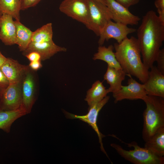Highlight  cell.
Here are the masks:
<instances>
[{
	"label": "cell",
	"mask_w": 164,
	"mask_h": 164,
	"mask_svg": "<svg viewBox=\"0 0 164 164\" xmlns=\"http://www.w3.org/2000/svg\"><path fill=\"white\" fill-rule=\"evenodd\" d=\"M137 31L142 61L149 70L155 62L164 40V23L154 11L150 10L143 16Z\"/></svg>",
	"instance_id": "1"
},
{
	"label": "cell",
	"mask_w": 164,
	"mask_h": 164,
	"mask_svg": "<svg viewBox=\"0 0 164 164\" xmlns=\"http://www.w3.org/2000/svg\"><path fill=\"white\" fill-rule=\"evenodd\" d=\"M113 46L117 60L127 75L134 76L144 84L148 78L149 70L141 59L137 38L127 37L120 43H114Z\"/></svg>",
	"instance_id": "2"
},
{
	"label": "cell",
	"mask_w": 164,
	"mask_h": 164,
	"mask_svg": "<svg viewBox=\"0 0 164 164\" xmlns=\"http://www.w3.org/2000/svg\"><path fill=\"white\" fill-rule=\"evenodd\" d=\"M143 101L146 108L143 114L142 137L145 142L164 127V98L147 95Z\"/></svg>",
	"instance_id": "3"
},
{
	"label": "cell",
	"mask_w": 164,
	"mask_h": 164,
	"mask_svg": "<svg viewBox=\"0 0 164 164\" xmlns=\"http://www.w3.org/2000/svg\"><path fill=\"white\" fill-rule=\"evenodd\" d=\"M133 150H126L120 145L112 143L111 146L118 153L126 160L134 164H163L164 157L160 156L148 149L139 146L135 142L127 144Z\"/></svg>",
	"instance_id": "4"
},
{
	"label": "cell",
	"mask_w": 164,
	"mask_h": 164,
	"mask_svg": "<svg viewBox=\"0 0 164 164\" xmlns=\"http://www.w3.org/2000/svg\"><path fill=\"white\" fill-rule=\"evenodd\" d=\"M89 7L88 18L86 26L99 36L106 24L112 19L107 6L96 0H87Z\"/></svg>",
	"instance_id": "5"
},
{
	"label": "cell",
	"mask_w": 164,
	"mask_h": 164,
	"mask_svg": "<svg viewBox=\"0 0 164 164\" xmlns=\"http://www.w3.org/2000/svg\"><path fill=\"white\" fill-rule=\"evenodd\" d=\"M110 97L106 96L101 101L95 103L89 106L88 112L85 115H78L71 114L67 111L64 112L66 117L68 119H79L86 122L90 125L97 133L100 145V148L102 151L109 158L103 147L102 142V138L105 136L100 131L98 127L97 121L98 113L103 107L108 102Z\"/></svg>",
	"instance_id": "6"
},
{
	"label": "cell",
	"mask_w": 164,
	"mask_h": 164,
	"mask_svg": "<svg viewBox=\"0 0 164 164\" xmlns=\"http://www.w3.org/2000/svg\"><path fill=\"white\" fill-rule=\"evenodd\" d=\"M136 29L128 27L127 25L119 22L108 21L102 30L98 41L99 46H102L105 41L111 39H115L120 43L128 35L134 33Z\"/></svg>",
	"instance_id": "7"
},
{
	"label": "cell",
	"mask_w": 164,
	"mask_h": 164,
	"mask_svg": "<svg viewBox=\"0 0 164 164\" xmlns=\"http://www.w3.org/2000/svg\"><path fill=\"white\" fill-rule=\"evenodd\" d=\"M60 11L86 26L89 15L87 0H64L60 4Z\"/></svg>",
	"instance_id": "8"
},
{
	"label": "cell",
	"mask_w": 164,
	"mask_h": 164,
	"mask_svg": "<svg viewBox=\"0 0 164 164\" xmlns=\"http://www.w3.org/2000/svg\"><path fill=\"white\" fill-rule=\"evenodd\" d=\"M22 81L9 84L0 93V109L13 110L20 107L22 100Z\"/></svg>",
	"instance_id": "9"
},
{
	"label": "cell",
	"mask_w": 164,
	"mask_h": 164,
	"mask_svg": "<svg viewBox=\"0 0 164 164\" xmlns=\"http://www.w3.org/2000/svg\"><path fill=\"white\" fill-rule=\"evenodd\" d=\"M128 80V85H122L120 90L113 94L114 102L125 99L143 100L147 95L143 84L138 82L130 75Z\"/></svg>",
	"instance_id": "10"
},
{
	"label": "cell",
	"mask_w": 164,
	"mask_h": 164,
	"mask_svg": "<svg viewBox=\"0 0 164 164\" xmlns=\"http://www.w3.org/2000/svg\"><path fill=\"white\" fill-rule=\"evenodd\" d=\"M105 0L106 6L112 15V20L127 26L138 24L140 18L131 13L128 9L115 0Z\"/></svg>",
	"instance_id": "11"
},
{
	"label": "cell",
	"mask_w": 164,
	"mask_h": 164,
	"mask_svg": "<svg viewBox=\"0 0 164 164\" xmlns=\"http://www.w3.org/2000/svg\"><path fill=\"white\" fill-rule=\"evenodd\" d=\"M150 69L148 78L143 84L146 94L164 98V74L155 66L153 65Z\"/></svg>",
	"instance_id": "12"
},
{
	"label": "cell",
	"mask_w": 164,
	"mask_h": 164,
	"mask_svg": "<svg viewBox=\"0 0 164 164\" xmlns=\"http://www.w3.org/2000/svg\"><path fill=\"white\" fill-rule=\"evenodd\" d=\"M9 81V84L22 82L26 73L29 69V67L20 64L11 58L7 59L0 67Z\"/></svg>",
	"instance_id": "13"
},
{
	"label": "cell",
	"mask_w": 164,
	"mask_h": 164,
	"mask_svg": "<svg viewBox=\"0 0 164 164\" xmlns=\"http://www.w3.org/2000/svg\"><path fill=\"white\" fill-rule=\"evenodd\" d=\"M22 100L21 106L27 114L30 113L36 100L34 77L30 70L27 71L22 81Z\"/></svg>",
	"instance_id": "14"
},
{
	"label": "cell",
	"mask_w": 164,
	"mask_h": 164,
	"mask_svg": "<svg viewBox=\"0 0 164 164\" xmlns=\"http://www.w3.org/2000/svg\"><path fill=\"white\" fill-rule=\"evenodd\" d=\"M12 17L3 14L0 19V39L5 45L16 44V28Z\"/></svg>",
	"instance_id": "15"
},
{
	"label": "cell",
	"mask_w": 164,
	"mask_h": 164,
	"mask_svg": "<svg viewBox=\"0 0 164 164\" xmlns=\"http://www.w3.org/2000/svg\"><path fill=\"white\" fill-rule=\"evenodd\" d=\"M66 51L65 48L56 45L52 40L41 43L31 42L23 52L26 55L31 52H36L40 55L41 60H44L49 59L58 52Z\"/></svg>",
	"instance_id": "16"
},
{
	"label": "cell",
	"mask_w": 164,
	"mask_h": 164,
	"mask_svg": "<svg viewBox=\"0 0 164 164\" xmlns=\"http://www.w3.org/2000/svg\"><path fill=\"white\" fill-rule=\"evenodd\" d=\"M126 75L122 69H117L108 66L104 78L110 85L107 89L108 93L111 92L113 94L118 92L122 85V83Z\"/></svg>",
	"instance_id": "17"
},
{
	"label": "cell",
	"mask_w": 164,
	"mask_h": 164,
	"mask_svg": "<svg viewBox=\"0 0 164 164\" xmlns=\"http://www.w3.org/2000/svg\"><path fill=\"white\" fill-rule=\"evenodd\" d=\"M26 111L22 106L13 110L0 109V129L9 133L13 123L18 118L26 114Z\"/></svg>",
	"instance_id": "18"
},
{
	"label": "cell",
	"mask_w": 164,
	"mask_h": 164,
	"mask_svg": "<svg viewBox=\"0 0 164 164\" xmlns=\"http://www.w3.org/2000/svg\"><path fill=\"white\" fill-rule=\"evenodd\" d=\"M144 147L157 155L164 156V127L145 142Z\"/></svg>",
	"instance_id": "19"
},
{
	"label": "cell",
	"mask_w": 164,
	"mask_h": 164,
	"mask_svg": "<svg viewBox=\"0 0 164 164\" xmlns=\"http://www.w3.org/2000/svg\"><path fill=\"white\" fill-rule=\"evenodd\" d=\"M114 49V46L112 45L108 47L99 46L97 52L94 54L93 59L94 60H103L108 64V66L116 69H122L113 52Z\"/></svg>",
	"instance_id": "20"
},
{
	"label": "cell",
	"mask_w": 164,
	"mask_h": 164,
	"mask_svg": "<svg viewBox=\"0 0 164 164\" xmlns=\"http://www.w3.org/2000/svg\"><path fill=\"white\" fill-rule=\"evenodd\" d=\"M15 23L16 28V44L21 51H24L31 42L33 32L22 24L20 20H15Z\"/></svg>",
	"instance_id": "21"
},
{
	"label": "cell",
	"mask_w": 164,
	"mask_h": 164,
	"mask_svg": "<svg viewBox=\"0 0 164 164\" xmlns=\"http://www.w3.org/2000/svg\"><path fill=\"white\" fill-rule=\"evenodd\" d=\"M109 93L102 82L99 80L96 81L87 91L85 100L89 106L100 101L107 96Z\"/></svg>",
	"instance_id": "22"
},
{
	"label": "cell",
	"mask_w": 164,
	"mask_h": 164,
	"mask_svg": "<svg viewBox=\"0 0 164 164\" xmlns=\"http://www.w3.org/2000/svg\"><path fill=\"white\" fill-rule=\"evenodd\" d=\"M21 2L19 0H0V12L12 16L15 20H20Z\"/></svg>",
	"instance_id": "23"
},
{
	"label": "cell",
	"mask_w": 164,
	"mask_h": 164,
	"mask_svg": "<svg viewBox=\"0 0 164 164\" xmlns=\"http://www.w3.org/2000/svg\"><path fill=\"white\" fill-rule=\"evenodd\" d=\"M52 24L49 23L33 32L31 42L41 43L53 40Z\"/></svg>",
	"instance_id": "24"
},
{
	"label": "cell",
	"mask_w": 164,
	"mask_h": 164,
	"mask_svg": "<svg viewBox=\"0 0 164 164\" xmlns=\"http://www.w3.org/2000/svg\"><path fill=\"white\" fill-rule=\"evenodd\" d=\"M155 62H157L158 70L164 74V48L160 49L157 55Z\"/></svg>",
	"instance_id": "25"
},
{
	"label": "cell",
	"mask_w": 164,
	"mask_h": 164,
	"mask_svg": "<svg viewBox=\"0 0 164 164\" xmlns=\"http://www.w3.org/2000/svg\"><path fill=\"white\" fill-rule=\"evenodd\" d=\"M154 4L157 9L158 17L161 22L164 23V0H156Z\"/></svg>",
	"instance_id": "26"
},
{
	"label": "cell",
	"mask_w": 164,
	"mask_h": 164,
	"mask_svg": "<svg viewBox=\"0 0 164 164\" xmlns=\"http://www.w3.org/2000/svg\"><path fill=\"white\" fill-rule=\"evenodd\" d=\"M41 0H21V9L25 10L36 6Z\"/></svg>",
	"instance_id": "27"
},
{
	"label": "cell",
	"mask_w": 164,
	"mask_h": 164,
	"mask_svg": "<svg viewBox=\"0 0 164 164\" xmlns=\"http://www.w3.org/2000/svg\"><path fill=\"white\" fill-rule=\"evenodd\" d=\"M9 84L7 78L0 69V93L6 88Z\"/></svg>",
	"instance_id": "28"
},
{
	"label": "cell",
	"mask_w": 164,
	"mask_h": 164,
	"mask_svg": "<svg viewBox=\"0 0 164 164\" xmlns=\"http://www.w3.org/2000/svg\"><path fill=\"white\" fill-rule=\"evenodd\" d=\"M26 56L30 61L41 60L40 54L36 51H32L25 55Z\"/></svg>",
	"instance_id": "29"
},
{
	"label": "cell",
	"mask_w": 164,
	"mask_h": 164,
	"mask_svg": "<svg viewBox=\"0 0 164 164\" xmlns=\"http://www.w3.org/2000/svg\"><path fill=\"white\" fill-rule=\"evenodd\" d=\"M126 8H128L131 6L138 3L140 0H115Z\"/></svg>",
	"instance_id": "30"
},
{
	"label": "cell",
	"mask_w": 164,
	"mask_h": 164,
	"mask_svg": "<svg viewBox=\"0 0 164 164\" xmlns=\"http://www.w3.org/2000/svg\"><path fill=\"white\" fill-rule=\"evenodd\" d=\"M29 67L32 70H37L42 67L41 60L30 62L29 65Z\"/></svg>",
	"instance_id": "31"
},
{
	"label": "cell",
	"mask_w": 164,
	"mask_h": 164,
	"mask_svg": "<svg viewBox=\"0 0 164 164\" xmlns=\"http://www.w3.org/2000/svg\"><path fill=\"white\" fill-rule=\"evenodd\" d=\"M7 59V58L5 57L0 51V67L4 63Z\"/></svg>",
	"instance_id": "32"
},
{
	"label": "cell",
	"mask_w": 164,
	"mask_h": 164,
	"mask_svg": "<svg viewBox=\"0 0 164 164\" xmlns=\"http://www.w3.org/2000/svg\"><path fill=\"white\" fill-rule=\"evenodd\" d=\"M96 0L98 2H99L106 5V1L105 0Z\"/></svg>",
	"instance_id": "33"
},
{
	"label": "cell",
	"mask_w": 164,
	"mask_h": 164,
	"mask_svg": "<svg viewBox=\"0 0 164 164\" xmlns=\"http://www.w3.org/2000/svg\"><path fill=\"white\" fill-rule=\"evenodd\" d=\"M2 14L0 12V18H1V16H2Z\"/></svg>",
	"instance_id": "34"
},
{
	"label": "cell",
	"mask_w": 164,
	"mask_h": 164,
	"mask_svg": "<svg viewBox=\"0 0 164 164\" xmlns=\"http://www.w3.org/2000/svg\"></svg>",
	"instance_id": "35"
},
{
	"label": "cell",
	"mask_w": 164,
	"mask_h": 164,
	"mask_svg": "<svg viewBox=\"0 0 164 164\" xmlns=\"http://www.w3.org/2000/svg\"><path fill=\"white\" fill-rule=\"evenodd\" d=\"M19 0V1H20V2H21V0Z\"/></svg>",
	"instance_id": "36"
}]
</instances>
